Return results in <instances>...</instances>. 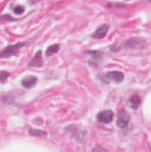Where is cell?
<instances>
[{
  "label": "cell",
  "mask_w": 151,
  "mask_h": 152,
  "mask_svg": "<svg viewBox=\"0 0 151 152\" xmlns=\"http://www.w3.org/2000/svg\"><path fill=\"white\" fill-rule=\"evenodd\" d=\"M25 11V8L22 6V5H18L16 6L14 9H13V12L16 13V14H22Z\"/></svg>",
  "instance_id": "9a60e30c"
},
{
  "label": "cell",
  "mask_w": 151,
  "mask_h": 152,
  "mask_svg": "<svg viewBox=\"0 0 151 152\" xmlns=\"http://www.w3.org/2000/svg\"><path fill=\"white\" fill-rule=\"evenodd\" d=\"M15 20H18L17 19H14L10 14L0 15V22H3V21H15Z\"/></svg>",
  "instance_id": "4fadbf2b"
},
{
  "label": "cell",
  "mask_w": 151,
  "mask_h": 152,
  "mask_svg": "<svg viewBox=\"0 0 151 152\" xmlns=\"http://www.w3.org/2000/svg\"><path fill=\"white\" fill-rule=\"evenodd\" d=\"M97 118L101 123H110L114 118V112L112 110H103L97 115Z\"/></svg>",
  "instance_id": "5b68a950"
},
{
  "label": "cell",
  "mask_w": 151,
  "mask_h": 152,
  "mask_svg": "<svg viewBox=\"0 0 151 152\" xmlns=\"http://www.w3.org/2000/svg\"><path fill=\"white\" fill-rule=\"evenodd\" d=\"M98 152H101V151H98Z\"/></svg>",
  "instance_id": "e0dca14e"
},
{
  "label": "cell",
  "mask_w": 151,
  "mask_h": 152,
  "mask_svg": "<svg viewBox=\"0 0 151 152\" xmlns=\"http://www.w3.org/2000/svg\"><path fill=\"white\" fill-rule=\"evenodd\" d=\"M44 65L43 57H42V52L38 51L35 56L31 59V61L28 62V68H41Z\"/></svg>",
  "instance_id": "8992f818"
},
{
  "label": "cell",
  "mask_w": 151,
  "mask_h": 152,
  "mask_svg": "<svg viewBox=\"0 0 151 152\" xmlns=\"http://www.w3.org/2000/svg\"><path fill=\"white\" fill-rule=\"evenodd\" d=\"M36 81H37L36 77H35V76H29V77H25V78L22 79L21 85L25 88H31V87H33L36 85Z\"/></svg>",
  "instance_id": "9c48e42d"
},
{
  "label": "cell",
  "mask_w": 151,
  "mask_h": 152,
  "mask_svg": "<svg viewBox=\"0 0 151 152\" xmlns=\"http://www.w3.org/2000/svg\"><path fill=\"white\" fill-rule=\"evenodd\" d=\"M130 122V115L127 111L123 110L117 118V125L119 128H125Z\"/></svg>",
  "instance_id": "277c9868"
},
{
  "label": "cell",
  "mask_w": 151,
  "mask_h": 152,
  "mask_svg": "<svg viewBox=\"0 0 151 152\" xmlns=\"http://www.w3.org/2000/svg\"><path fill=\"white\" fill-rule=\"evenodd\" d=\"M149 1H151V0H149Z\"/></svg>",
  "instance_id": "2e32d148"
},
{
  "label": "cell",
  "mask_w": 151,
  "mask_h": 152,
  "mask_svg": "<svg viewBox=\"0 0 151 152\" xmlns=\"http://www.w3.org/2000/svg\"><path fill=\"white\" fill-rule=\"evenodd\" d=\"M59 49H60V45H59V44L52 45H50V46L46 49L45 54H46V56H52V55L55 54L56 53H58Z\"/></svg>",
  "instance_id": "8fae6325"
},
{
  "label": "cell",
  "mask_w": 151,
  "mask_h": 152,
  "mask_svg": "<svg viewBox=\"0 0 151 152\" xmlns=\"http://www.w3.org/2000/svg\"><path fill=\"white\" fill-rule=\"evenodd\" d=\"M109 26L108 24H104L95 30V32L92 35V37L94 39H102L106 37L107 33L109 32Z\"/></svg>",
  "instance_id": "52a82bcc"
},
{
  "label": "cell",
  "mask_w": 151,
  "mask_h": 152,
  "mask_svg": "<svg viewBox=\"0 0 151 152\" xmlns=\"http://www.w3.org/2000/svg\"><path fill=\"white\" fill-rule=\"evenodd\" d=\"M101 78L103 82H106V83L109 81H113L115 83H121L125 78V75L121 71L114 70V71H109L106 73Z\"/></svg>",
  "instance_id": "7a4b0ae2"
},
{
  "label": "cell",
  "mask_w": 151,
  "mask_h": 152,
  "mask_svg": "<svg viewBox=\"0 0 151 152\" xmlns=\"http://www.w3.org/2000/svg\"><path fill=\"white\" fill-rule=\"evenodd\" d=\"M65 130L69 134H70V135L73 138L77 139L78 142H81L82 139H83V137L85 136V132L81 131L80 128L77 126H76V125H70V126H67Z\"/></svg>",
  "instance_id": "3957f363"
},
{
  "label": "cell",
  "mask_w": 151,
  "mask_h": 152,
  "mask_svg": "<svg viewBox=\"0 0 151 152\" xmlns=\"http://www.w3.org/2000/svg\"><path fill=\"white\" fill-rule=\"evenodd\" d=\"M145 45V40L142 39V38H130L127 41H125V47L126 48H140L142 47Z\"/></svg>",
  "instance_id": "ba28073f"
},
{
  "label": "cell",
  "mask_w": 151,
  "mask_h": 152,
  "mask_svg": "<svg viewBox=\"0 0 151 152\" xmlns=\"http://www.w3.org/2000/svg\"><path fill=\"white\" fill-rule=\"evenodd\" d=\"M28 134L32 136H42V135H44L46 134V132L45 131H42V130H39V129H34V128H30L28 130Z\"/></svg>",
  "instance_id": "7c38bea8"
},
{
  "label": "cell",
  "mask_w": 151,
  "mask_h": 152,
  "mask_svg": "<svg viewBox=\"0 0 151 152\" xmlns=\"http://www.w3.org/2000/svg\"><path fill=\"white\" fill-rule=\"evenodd\" d=\"M10 77V73L7 72V71H4V70H2L0 71V82L4 83L6 81V79Z\"/></svg>",
  "instance_id": "5bb4252c"
},
{
  "label": "cell",
  "mask_w": 151,
  "mask_h": 152,
  "mask_svg": "<svg viewBox=\"0 0 151 152\" xmlns=\"http://www.w3.org/2000/svg\"><path fill=\"white\" fill-rule=\"evenodd\" d=\"M141 102H142V99L139 95H133L129 100V105L133 110H137L139 108V106L141 105Z\"/></svg>",
  "instance_id": "30bf717a"
},
{
  "label": "cell",
  "mask_w": 151,
  "mask_h": 152,
  "mask_svg": "<svg viewBox=\"0 0 151 152\" xmlns=\"http://www.w3.org/2000/svg\"><path fill=\"white\" fill-rule=\"evenodd\" d=\"M25 45V43H17L15 45H7L2 52H0V58H8L12 55H15L19 50Z\"/></svg>",
  "instance_id": "6da1fadb"
}]
</instances>
